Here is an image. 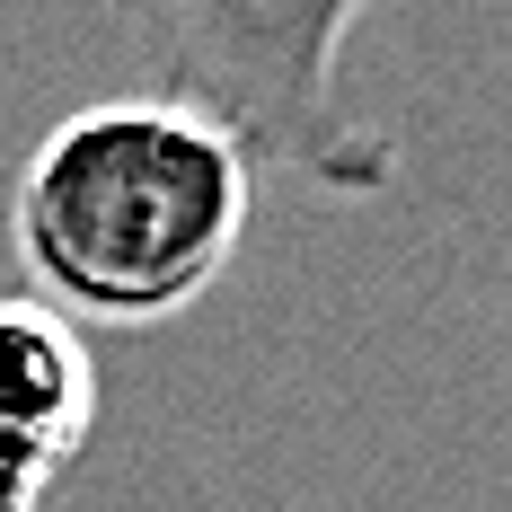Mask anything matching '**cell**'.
I'll use <instances>...</instances> for the list:
<instances>
[{
    "mask_svg": "<svg viewBox=\"0 0 512 512\" xmlns=\"http://www.w3.org/2000/svg\"><path fill=\"white\" fill-rule=\"evenodd\" d=\"M256 212V151L195 98L62 115L9 186V248L71 327H159L230 274Z\"/></svg>",
    "mask_w": 512,
    "mask_h": 512,
    "instance_id": "1",
    "label": "cell"
},
{
    "mask_svg": "<svg viewBox=\"0 0 512 512\" xmlns=\"http://www.w3.org/2000/svg\"><path fill=\"white\" fill-rule=\"evenodd\" d=\"M371 0H142L177 98L221 115L256 168L318 177L327 195H389V133L336 106V62Z\"/></svg>",
    "mask_w": 512,
    "mask_h": 512,
    "instance_id": "2",
    "label": "cell"
},
{
    "mask_svg": "<svg viewBox=\"0 0 512 512\" xmlns=\"http://www.w3.org/2000/svg\"><path fill=\"white\" fill-rule=\"evenodd\" d=\"M98 354L36 292L0 301V512H36L98 433Z\"/></svg>",
    "mask_w": 512,
    "mask_h": 512,
    "instance_id": "3",
    "label": "cell"
}]
</instances>
